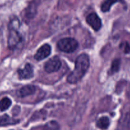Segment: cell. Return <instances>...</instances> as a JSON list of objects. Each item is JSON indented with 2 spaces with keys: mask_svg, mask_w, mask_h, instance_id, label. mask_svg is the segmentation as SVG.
Listing matches in <instances>:
<instances>
[{
  "mask_svg": "<svg viewBox=\"0 0 130 130\" xmlns=\"http://www.w3.org/2000/svg\"><path fill=\"white\" fill-rule=\"evenodd\" d=\"M61 67V59L57 56H54L52 58L50 59L45 64L44 69L46 72L48 73H52L57 72Z\"/></svg>",
  "mask_w": 130,
  "mask_h": 130,
  "instance_id": "277c9868",
  "label": "cell"
},
{
  "mask_svg": "<svg viewBox=\"0 0 130 130\" xmlns=\"http://www.w3.org/2000/svg\"><path fill=\"white\" fill-rule=\"evenodd\" d=\"M17 73L20 79H30L34 76L33 67L29 63L26 64L22 69H19Z\"/></svg>",
  "mask_w": 130,
  "mask_h": 130,
  "instance_id": "8992f818",
  "label": "cell"
},
{
  "mask_svg": "<svg viewBox=\"0 0 130 130\" xmlns=\"http://www.w3.org/2000/svg\"><path fill=\"white\" fill-rule=\"evenodd\" d=\"M19 22L17 19L11 20L9 24V37H8V47L14 49L22 41V37L18 31Z\"/></svg>",
  "mask_w": 130,
  "mask_h": 130,
  "instance_id": "7a4b0ae2",
  "label": "cell"
},
{
  "mask_svg": "<svg viewBox=\"0 0 130 130\" xmlns=\"http://www.w3.org/2000/svg\"><path fill=\"white\" fill-rule=\"evenodd\" d=\"M51 53V47L48 44H44L38 48L34 57L37 61H42L47 58Z\"/></svg>",
  "mask_w": 130,
  "mask_h": 130,
  "instance_id": "52a82bcc",
  "label": "cell"
},
{
  "mask_svg": "<svg viewBox=\"0 0 130 130\" xmlns=\"http://www.w3.org/2000/svg\"><path fill=\"white\" fill-rule=\"evenodd\" d=\"M117 130H130V112H126L121 116Z\"/></svg>",
  "mask_w": 130,
  "mask_h": 130,
  "instance_id": "ba28073f",
  "label": "cell"
},
{
  "mask_svg": "<svg viewBox=\"0 0 130 130\" xmlns=\"http://www.w3.org/2000/svg\"><path fill=\"white\" fill-rule=\"evenodd\" d=\"M19 120L15 119L12 117H10L8 115L5 114L0 116V127L1 126H7L9 125H13L19 123Z\"/></svg>",
  "mask_w": 130,
  "mask_h": 130,
  "instance_id": "8fae6325",
  "label": "cell"
},
{
  "mask_svg": "<svg viewBox=\"0 0 130 130\" xmlns=\"http://www.w3.org/2000/svg\"><path fill=\"white\" fill-rule=\"evenodd\" d=\"M120 66H121V60L119 59L113 60L110 68L111 73H114L118 72L120 69Z\"/></svg>",
  "mask_w": 130,
  "mask_h": 130,
  "instance_id": "9a60e30c",
  "label": "cell"
},
{
  "mask_svg": "<svg viewBox=\"0 0 130 130\" xmlns=\"http://www.w3.org/2000/svg\"><path fill=\"white\" fill-rule=\"evenodd\" d=\"M59 124L56 121H51L48 122L47 124L45 126L43 130H58L59 129Z\"/></svg>",
  "mask_w": 130,
  "mask_h": 130,
  "instance_id": "2e32d148",
  "label": "cell"
},
{
  "mask_svg": "<svg viewBox=\"0 0 130 130\" xmlns=\"http://www.w3.org/2000/svg\"><path fill=\"white\" fill-rule=\"evenodd\" d=\"M124 52L125 53H128L130 52V46L129 45L128 43H126L125 45V48H124Z\"/></svg>",
  "mask_w": 130,
  "mask_h": 130,
  "instance_id": "e0dca14e",
  "label": "cell"
},
{
  "mask_svg": "<svg viewBox=\"0 0 130 130\" xmlns=\"http://www.w3.org/2000/svg\"><path fill=\"white\" fill-rule=\"evenodd\" d=\"M36 88L32 85H27L20 89L17 92V94L20 98H24L31 96L35 92Z\"/></svg>",
  "mask_w": 130,
  "mask_h": 130,
  "instance_id": "30bf717a",
  "label": "cell"
},
{
  "mask_svg": "<svg viewBox=\"0 0 130 130\" xmlns=\"http://www.w3.org/2000/svg\"><path fill=\"white\" fill-rule=\"evenodd\" d=\"M90 65L89 57L86 54H82L77 57L75 68L67 77L70 84L77 83L80 80L89 69Z\"/></svg>",
  "mask_w": 130,
  "mask_h": 130,
  "instance_id": "6da1fadb",
  "label": "cell"
},
{
  "mask_svg": "<svg viewBox=\"0 0 130 130\" xmlns=\"http://www.w3.org/2000/svg\"><path fill=\"white\" fill-rule=\"evenodd\" d=\"M78 43L73 38H64L57 42V47L61 51L67 53H72L77 50Z\"/></svg>",
  "mask_w": 130,
  "mask_h": 130,
  "instance_id": "3957f363",
  "label": "cell"
},
{
  "mask_svg": "<svg viewBox=\"0 0 130 130\" xmlns=\"http://www.w3.org/2000/svg\"><path fill=\"white\" fill-rule=\"evenodd\" d=\"M12 105V101L10 98L5 97L0 100V110L2 112L7 110Z\"/></svg>",
  "mask_w": 130,
  "mask_h": 130,
  "instance_id": "5bb4252c",
  "label": "cell"
},
{
  "mask_svg": "<svg viewBox=\"0 0 130 130\" xmlns=\"http://www.w3.org/2000/svg\"><path fill=\"white\" fill-rule=\"evenodd\" d=\"M124 0H105L101 6L102 12H107L110 10L111 7L116 3H123Z\"/></svg>",
  "mask_w": 130,
  "mask_h": 130,
  "instance_id": "7c38bea8",
  "label": "cell"
},
{
  "mask_svg": "<svg viewBox=\"0 0 130 130\" xmlns=\"http://www.w3.org/2000/svg\"><path fill=\"white\" fill-rule=\"evenodd\" d=\"M38 1L33 0L28 5V7L25 10V16L28 19H31L34 18L37 13V8L38 6Z\"/></svg>",
  "mask_w": 130,
  "mask_h": 130,
  "instance_id": "9c48e42d",
  "label": "cell"
},
{
  "mask_svg": "<svg viewBox=\"0 0 130 130\" xmlns=\"http://www.w3.org/2000/svg\"><path fill=\"white\" fill-rule=\"evenodd\" d=\"M86 22L94 31H99L102 27V20L96 13H91L86 18Z\"/></svg>",
  "mask_w": 130,
  "mask_h": 130,
  "instance_id": "5b68a950",
  "label": "cell"
},
{
  "mask_svg": "<svg viewBox=\"0 0 130 130\" xmlns=\"http://www.w3.org/2000/svg\"><path fill=\"white\" fill-rule=\"evenodd\" d=\"M110 125V120L107 117H102L98 119V121L96 122V126L102 129H105L108 128Z\"/></svg>",
  "mask_w": 130,
  "mask_h": 130,
  "instance_id": "4fadbf2b",
  "label": "cell"
}]
</instances>
